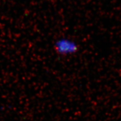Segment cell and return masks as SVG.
<instances>
[{
  "mask_svg": "<svg viewBox=\"0 0 121 121\" xmlns=\"http://www.w3.org/2000/svg\"><path fill=\"white\" fill-rule=\"evenodd\" d=\"M54 49L60 56H70L78 52V45L72 39L62 38L55 42Z\"/></svg>",
  "mask_w": 121,
  "mask_h": 121,
  "instance_id": "1",
  "label": "cell"
}]
</instances>
